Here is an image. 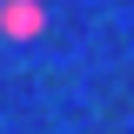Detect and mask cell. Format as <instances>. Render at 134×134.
<instances>
[{
  "mask_svg": "<svg viewBox=\"0 0 134 134\" xmlns=\"http://www.w3.org/2000/svg\"><path fill=\"white\" fill-rule=\"evenodd\" d=\"M34 27H40L34 0H0V34H34Z\"/></svg>",
  "mask_w": 134,
  "mask_h": 134,
  "instance_id": "1",
  "label": "cell"
}]
</instances>
